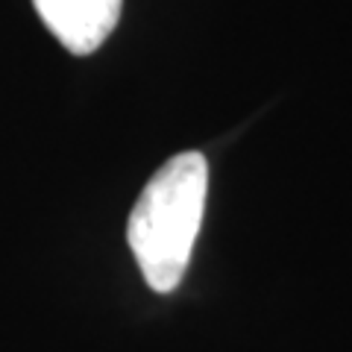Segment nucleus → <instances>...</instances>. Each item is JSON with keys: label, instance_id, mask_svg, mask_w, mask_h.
I'll return each instance as SVG.
<instances>
[{"label": "nucleus", "instance_id": "1", "mask_svg": "<svg viewBox=\"0 0 352 352\" xmlns=\"http://www.w3.org/2000/svg\"><path fill=\"white\" fill-rule=\"evenodd\" d=\"M208 164L203 153H179L144 185L129 214L126 238L141 276L156 294L182 282L206 208Z\"/></svg>", "mask_w": 352, "mask_h": 352}, {"label": "nucleus", "instance_id": "2", "mask_svg": "<svg viewBox=\"0 0 352 352\" xmlns=\"http://www.w3.org/2000/svg\"><path fill=\"white\" fill-rule=\"evenodd\" d=\"M44 27L65 50L88 56L118 27L124 0H32Z\"/></svg>", "mask_w": 352, "mask_h": 352}]
</instances>
